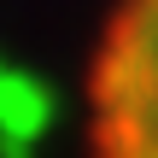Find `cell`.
Listing matches in <instances>:
<instances>
[{
	"label": "cell",
	"instance_id": "6da1fadb",
	"mask_svg": "<svg viewBox=\"0 0 158 158\" xmlns=\"http://www.w3.org/2000/svg\"><path fill=\"white\" fill-rule=\"evenodd\" d=\"M94 158H158V0H123L88 70Z\"/></svg>",
	"mask_w": 158,
	"mask_h": 158
}]
</instances>
